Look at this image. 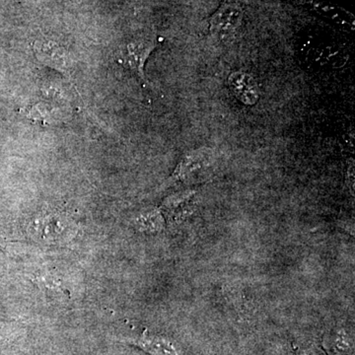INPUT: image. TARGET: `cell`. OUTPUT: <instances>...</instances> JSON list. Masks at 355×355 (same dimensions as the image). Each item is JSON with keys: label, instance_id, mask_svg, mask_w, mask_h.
Segmentation results:
<instances>
[{"label": "cell", "instance_id": "9", "mask_svg": "<svg viewBox=\"0 0 355 355\" xmlns=\"http://www.w3.org/2000/svg\"><path fill=\"white\" fill-rule=\"evenodd\" d=\"M334 347L338 352H345L352 349V340L345 331L340 330L334 338Z\"/></svg>", "mask_w": 355, "mask_h": 355}, {"label": "cell", "instance_id": "2", "mask_svg": "<svg viewBox=\"0 0 355 355\" xmlns=\"http://www.w3.org/2000/svg\"><path fill=\"white\" fill-rule=\"evenodd\" d=\"M113 340L114 342L132 345L149 355H190L169 336L150 334L147 330L137 336H120L113 338Z\"/></svg>", "mask_w": 355, "mask_h": 355}, {"label": "cell", "instance_id": "7", "mask_svg": "<svg viewBox=\"0 0 355 355\" xmlns=\"http://www.w3.org/2000/svg\"><path fill=\"white\" fill-rule=\"evenodd\" d=\"M137 223L139 224V227L146 232H156L163 228L162 216L157 210L147 212L146 216L140 217Z\"/></svg>", "mask_w": 355, "mask_h": 355}, {"label": "cell", "instance_id": "6", "mask_svg": "<svg viewBox=\"0 0 355 355\" xmlns=\"http://www.w3.org/2000/svg\"><path fill=\"white\" fill-rule=\"evenodd\" d=\"M228 85L235 97L246 106H254L260 98L258 83L251 74L235 71L228 78Z\"/></svg>", "mask_w": 355, "mask_h": 355}, {"label": "cell", "instance_id": "1", "mask_svg": "<svg viewBox=\"0 0 355 355\" xmlns=\"http://www.w3.org/2000/svg\"><path fill=\"white\" fill-rule=\"evenodd\" d=\"M212 164V154L209 149L200 148L184 154L172 176L167 180L163 188L180 183H189L195 178L202 176Z\"/></svg>", "mask_w": 355, "mask_h": 355}, {"label": "cell", "instance_id": "5", "mask_svg": "<svg viewBox=\"0 0 355 355\" xmlns=\"http://www.w3.org/2000/svg\"><path fill=\"white\" fill-rule=\"evenodd\" d=\"M242 20L241 7L236 3L226 2L210 18V32L218 37L230 36L241 26Z\"/></svg>", "mask_w": 355, "mask_h": 355}, {"label": "cell", "instance_id": "4", "mask_svg": "<svg viewBox=\"0 0 355 355\" xmlns=\"http://www.w3.org/2000/svg\"><path fill=\"white\" fill-rule=\"evenodd\" d=\"M41 64L67 74L73 67V58L64 46L53 41H36L33 46Z\"/></svg>", "mask_w": 355, "mask_h": 355}, {"label": "cell", "instance_id": "3", "mask_svg": "<svg viewBox=\"0 0 355 355\" xmlns=\"http://www.w3.org/2000/svg\"><path fill=\"white\" fill-rule=\"evenodd\" d=\"M155 44L151 41H135L125 44L120 53H116L119 64L130 70L144 84H147L144 65L151 55Z\"/></svg>", "mask_w": 355, "mask_h": 355}, {"label": "cell", "instance_id": "8", "mask_svg": "<svg viewBox=\"0 0 355 355\" xmlns=\"http://www.w3.org/2000/svg\"><path fill=\"white\" fill-rule=\"evenodd\" d=\"M296 355H328L324 352L322 345L317 342H311L305 343L303 345H299L295 349Z\"/></svg>", "mask_w": 355, "mask_h": 355}]
</instances>
